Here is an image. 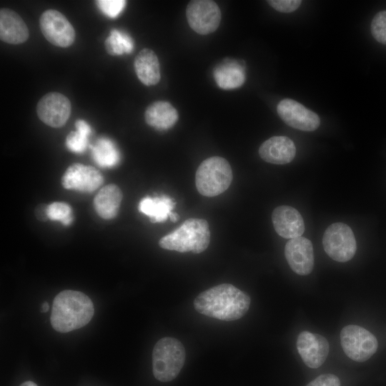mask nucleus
Wrapping results in <instances>:
<instances>
[{
    "instance_id": "31",
    "label": "nucleus",
    "mask_w": 386,
    "mask_h": 386,
    "mask_svg": "<svg viewBox=\"0 0 386 386\" xmlns=\"http://www.w3.org/2000/svg\"><path fill=\"white\" fill-rule=\"evenodd\" d=\"M179 218V215L176 212H172L169 215V219L171 221L175 222H177Z\"/></svg>"
},
{
    "instance_id": "22",
    "label": "nucleus",
    "mask_w": 386,
    "mask_h": 386,
    "mask_svg": "<svg viewBox=\"0 0 386 386\" xmlns=\"http://www.w3.org/2000/svg\"><path fill=\"white\" fill-rule=\"evenodd\" d=\"M214 76L219 87L223 89H236L245 81L244 68L235 60H227L214 68Z\"/></svg>"
},
{
    "instance_id": "7",
    "label": "nucleus",
    "mask_w": 386,
    "mask_h": 386,
    "mask_svg": "<svg viewBox=\"0 0 386 386\" xmlns=\"http://www.w3.org/2000/svg\"><path fill=\"white\" fill-rule=\"evenodd\" d=\"M340 342L346 355L356 362H365L377 350L375 335L358 325H350L342 328Z\"/></svg>"
},
{
    "instance_id": "24",
    "label": "nucleus",
    "mask_w": 386,
    "mask_h": 386,
    "mask_svg": "<svg viewBox=\"0 0 386 386\" xmlns=\"http://www.w3.org/2000/svg\"><path fill=\"white\" fill-rule=\"evenodd\" d=\"M76 131L71 132L66 138V146L72 152L83 153L88 147L89 137L91 133L90 125L83 119L75 122Z\"/></svg>"
},
{
    "instance_id": "19",
    "label": "nucleus",
    "mask_w": 386,
    "mask_h": 386,
    "mask_svg": "<svg viewBox=\"0 0 386 386\" xmlns=\"http://www.w3.org/2000/svg\"><path fill=\"white\" fill-rule=\"evenodd\" d=\"M119 187L111 184L102 187L94 199V207L97 214L104 219L114 218L122 200Z\"/></svg>"
},
{
    "instance_id": "20",
    "label": "nucleus",
    "mask_w": 386,
    "mask_h": 386,
    "mask_svg": "<svg viewBox=\"0 0 386 386\" xmlns=\"http://www.w3.org/2000/svg\"><path fill=\"white\" fill-rule=\"evenodd\" d=\"M178 117L177 109L165 101L154 102L147 108L144 113L147 124L158 130L170 129L176 124Z\"/></svg>"
},
{
    "instance_id": "2",
    "label": "nucleus",
    "mask_w": 386,
    "mask_h": 386,
    "mask_svg": "<svg viewBox=\"0 0 386 386\" xmlns=\"http://www.w3.org/2000/svg\"><path fill=\"white\" fill-rule=\"evenodd\" d=\"M94 313L93 302L87 295L67 290L55 297L50 321L56 331L69 332L87 325Z\"/></svg>"
},
{
    "instance_id": "25",
    "label": "nucleus",
    "mask_w": 386,
    "mask_h": 386,
    "mask_svg": "<svg viewBox=\"0 0 386 386\" xmlns=\"http://www.w3.org/2000/svg\"><path fill=\"white\" fill-rule=\"evenodd\" d=\"M134 41L126 32L112 29L105 40L107 51L110 55L129 54L134 49Z\"/></svg>"
},
{
    "instance_id": "5",
    "label": "nucleus",
    "mask_w": 386,
    "mask_h": 386,
    "mask_svg": "<svg viewBox=\"0 0 386 386\" xmlns=\"http://www.w3.org/2000/svg\"><path fill=\"white\" fill-rule=\"evenodd\" d=\"M232 179V170L228 161L215 156L200 164L195 174V184L202 195L213 197L225 192Z\"/></svg>"
},
{
    "instance_id": "8",
    "label": "nucleus",
    "mask_w": 386,
    "mask_h": 386,
    "mask_svg": "<svg viewBox=\"0 0 386 386\" xmlns=\"http://www.w3.org/2000/svg\"><path fill=\"white\" fill-rule=\"evenodd\" d=\"M187 22L195 32L207 35L217 29L221 21V11L216 2L210 0H193L186 9Z\"/></svg>"
},
{
    "instance_id": "15",
    "label": "nucleus",
    "mask_w": 386,
    "mask_h": 386,
    "mask_svg": "<svg viewBox=\"0 0 386 386\" xmlns=\"http://www.w3.org/2000/svg\"><path fill=\"white\" fill-rule=\"evenodd\" d=\"M272 221L276 232L285 239L301 237L305 232L302 215L290 206L282 205L276 207L272 214Z\"/></svg>"
},
{
    "instance_id": "3",
    "label": "nucleus",
    "mask_w": 386,
    "mask_h": 386,
    "mask_svg": "<svg viewBox=\"0 0 386 386\" xmlns=\"http://www.w3.org/2000/svg\"><path fill=\"white\" fill-rule=\"evenodd\" d=\"M209 242L208 222L202 219L190 218L179 227L162 237L159 245L168 250L199 254L208 247Z\"/></svg>"
},
{
    "instance_id": "30",
    "label": "nucleus",
    "mask_w": 386,
    "mask_h": 386,
    "mask_svg": "<svg viewBox=\"0 0 386 386\" xmlns=\"http://www.w3.org/2000/svg\"><path fill=\"white\" fill-rule=\"evenodd\" d=\"M306 386H340V381L335 375L323 374L316 377Z\"/></svg>"
},
{
    "instance_id": "32",
    "label": "nucleus",
    "mask_w": 386,
    "mask_h": 386,
    "mask_svg": "<svg viewBox=\"0 0 386 386\" xmlns=\"http://www.w3.org/2000/svg\"><path fill=\"white\" fill-rule=\"evenodd\" d=\"M49 309V305L47 302H44L41 307V312H46Z\"/></svg>"
},
{
    "instance_id": "28",
    "label": "nucleus",
    "mask_w": 386,
    "mask_h": 386,
    "mask_svg": "<svg viewBox=\"0 0 386 386\" xmlns=\"http://www.w3.org/2000/svg\"><path fill=\"white\" fill-rule=\"evenodd\" d=\"M96 4L100 11L109 18H117L124 10L126 1L124 0H99Z\"/></svg>"
},
{
    "instance_id": "16",
    "label": "nucleus",
    "mask_w": 386,
    "mask_h": 386,
    "mask_svg": "<svg viewBox=\"0 0 386 386\" xmlns=\"http://www.w3.org/2000/svg\"><path fill=\"white\" fill-rule=\"evenodd\" d=\"M259 154L267 162L284 164L293 160L296 154V147L290 138L285 136H274L261 144Z\"/></svg>"
},
{
    "instance_id": "9",
    "label": "nucleus",
    "mask_w": 386,
    "mask_h": 386,
    "mask_svg": "<svg viewBox=\"0 0 386 386\" xmlns=\"http://www.w3.org/2000/svg\"><path fill=\"white\" fill-rule=\"evenodd\" d=\"M39 26L46 39L54 46L69 47L75 40L73 26L63 14L56 10L44 11L39 18Z\"/></svg>"
},
{
    "instance_id": "33",
    "label": "nucleus",
    "mask_w": 386,
    "mask_h": 386,
    "mask_svg": "<svg viewBox=\"0 0 386 386\" xmlns=\"http://www.w3.org/2000/svg\"><path fill=\"white\" fill-rule=\"evenodd\" d=\"M20 386H37V385L34 382L26 381L23 382Z\"/></svg>"
},
{
    "instance_id": "6",
    "label": "nucleus",
    "mask_w": 386,
    "mask_h": 386,
    "mask_svg": "<svg viewBox=\"0 0 386 386\" xmlns=\"http://www.w3.org/2000/svg\"><path fill=\"white\" fill-rule=\"evenodd\" d=\"M322 245L327 254L340 262L350 260L357 249L352 229L342 222L333 223L327 228L323 234Z\"/></svg>"
},
{
    "instance_id": "26",
    "label": "nucleus",
    "mask_w": 386,
    "mask_h": 386,
    "mask_svg": "<svg viewBox=\"0 0 386 386\" xmlns=\"http://www.w3.org/2000/svg\"><path fill=\"white\" fill-rule=\"evenodd\" d=\"M46 212L48 219L60 222L65 226H68L72 222V210L66 203L53 202L46 207Z\"/></svg>"
},
{
    "instance_id": "21",
    "label": "nucleus",
    "mask_w": 386,
    "mask_h": 386,
    "mask_svg": "<svg viewBox=\"0 0 386 386\" xmlns=\"http://www.w3.org/2000/svg\"><path fill=\"white\" fill-rule=\"evenodd\" d=\"M173 199L165 194L159 197H145L139 204V211L147 215L151 222H165L175 207Z\"/></svg>"
},
{
    "instance_id": "12",
    "label": "nucleus",
    "mask_w": 386,
    "mask_h": 386,
    "mask_svg": "<svg viewBox=\"0 0 386 386\" xmlns=\"http://www.w3.org/2000/svg\"><path fill=\"white\" fill-rule=\"evenodd\" d=\"M103 182L100 172L93 167L79 163L70 165L61 178L64 188L86 193L95 191Z\"/></svg>"
},
{
    "instance_id": "23",
    "label": "nucleus",
    "mask_w": 386,
    "mask_h": 386,
    "mask_svg": "<svg viewBox=\"0 0 386 386\" xmlns=\"http://www.w3.org/2000/svg\"><path fill=\"white\" fill-rule=\"evenodd\" d=\"M93 160L103 168H112L120 161V153L114 142L107 137H100L91 145Z\"/></svg>"
},
{
    "instance_id": "29",
    "label": "nucleus",
    "mask_w": 386,
    "mask_h": 386,
    "mask_svg": "<svg viewBox=\"0 0 386 386\" xmlns=\"http://www.w3.org/2000/svg\"><path fill=\"white\" fill-rule=\"evenodd\" d=\"M267 2L278 11L290 13L297 9L302 1L300 0H269Z\"/></svg>"
},
{
    "instance_id": "11",
    "label": "nucleus",
    "mask_w": 386,
    "mask_h": 386,
    "mask_svg": "<svg viewBox=\"0 0 386 386\" xmlns=\"http://www.w3.org/2000/svg\"><path fill=\"white\" fill-rule=\"evenodd\" d=\"M279 117L290 127L305 132L317 129L320 124L318 115L300 103L291 99H284L277 105Z\"/></svg>"
},
{
    "instance_id": "18",
    "label": "nucleus",
    "mask_w": 386,
    "mask_h": 386,
    "mask_svg": "<svg viewBox=\"0 0 386 386\" xmlns=\"http://www.w3.org/2000/svg\"><path fill=\"white\" fill-rule=\"evenodd\" d=\"M134 65L136 74L143 84L152 86L159 81V62L157 54L152 49H142L135 57Z\"/></svg>"
},
{
    "instance_id": "10",
    "label": "nucleus",
    "mask_w": 386,
    "mask_h": 386,
    "mask_svg": "<svg viewBox=\"0 0 386 386\" xmlns=\"http://www.w3.org/2000/svg\"><path fill=\"white\" fill-rule=\"evenodd\" d=\"M71 112L69 99L59 92L46 94L36 105V114L40 120L53 128L63 127L69 119Z\"/></svg>"
},
{
    "instance_id": "17",
    "label": "nucleus",
    "mask_w": 386,
    "mask_h": 386,
    "mask_svg": "<svg viewBox=\"0 0 386 386\" xmlns=\"http://www.w3.org/2000/svg\"><path fill=\"white\" fill-rule=\"evenodd\" d=\"M29 36V29L22 18L14 11L2 8L0 10V39L11 44L25 42Z\"/></svg>"
},
{
    "instance_id": "14",
    "label": "nucleus",
    "mask_w": 386,
    "mask_h": 386,
    "mask_svg": "<svg viewBox=\"0 0 386 386\" xmlns=\"http://www.w3.org/2000/svg\"><path fill=\"white\" fill-rule=\"evenodd\" d=\"M297 349L307 367L317 368L325 362L330 346L323 336L303 331L297 337Z\"/></svg>"
},
{
    "instance_id": "13",
    "label": "nucleus",
    "mask_w": 386,
    "mask_h": 386,
    "mask_svg": "<svg viewBox=\"0 0 386 386\" xmlns=\"http://www.w3.org/2000/svg\"><path fill=\"white\" fill-rule=\"evenodd\" d=\"M284 256L290 268L296 274L307 275L314 267V250L311 241L299 237L290 239L284 247Z\"/></svg>"
},
{
    "instance_id": "4",
    "label": "nucleus",
    "mask_w": 386,
    "mask_h": 386,
    "mask_svg": "<svg viewBox=\"0 0 386 386\" xmlns=\"http://www.w3.org/2000/svg\"><path fill=\"white\" fill-rule=\"evenodd\" d=\"M185 358V348L179 340L172 337L160 339L152 351L154 377L163 382L173 380L183 367Z\"/></svg>"
},
{
    "instance_id": "1",
    "label": "nucleus",
    "mask_w": 386,
    "mask_h": 386,
    "mask_svg": "<svg viewBox=\"0 0 386 386\" xmlns=\"http://www.w3.org/2000/svg\"><path fill=\"white\" fill-rule=\"evenodd\" d=\"M251 300L244 292L224 283L199 294L194 300V309L202 315L223 321L242 318L248 311Z\"/></svg>"
},
{
    "instance_id": "27",
    "label": "nucleus",
    "mask_w": 386,
    "mask_h": 386,
    "mask_svg": "<svg viewBox=\"0 0 386 386\" xmlns=\"http://www.w3.org/2000/svg\"><path fill=\"white\" fill-rule=\"evenodd\" d=\"M373 37L380 43L386 45V10L378 12L371 23Z\"/></svg>"
}]
</instances>
